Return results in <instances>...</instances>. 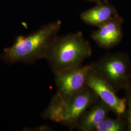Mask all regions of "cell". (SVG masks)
Instances as JSON below:
<instances>
[{"mask_svg": "<svg viewBox=\"0 0 131 131\" xmlns=\"http://www.w3.org/2000/svg\"><path fill=\"white\" fill-rule=\"evenodd\" d=\"M60 25L58 22L27 36H19L12 46L4 49L0 54V59L8 64L34 63L43 58L46 59Z\"/></svg>", "mask_w": 131, "mask_h": 131, "instance_id": "cell-1", "label": "cell"}, {"mask_svg": "<svg viewBox=\"0 0 131 131\" xmlns=\"http://www.w3.org/2000/svg\"><path fill=\"white\" fill-rule=\"evenodd\" d=\"M99 99L89 87L67 98L56 93L41 114V117L65 126L70 130L74 129L83 115Z\"/></svg>", "mask_w": 131, "mask_h": 131, "instance_id": "cell-2", "label": "cell"}, {"mask_svg": "<svg viewBox=\"0 0 131 131\" xmlns=\"http://www.w3.org/2000/svg\"><path fill=\"white\" fill-rule=\"evenodd\" d=\"M90 45L80 35L53 42L46 59L53 73L79 67L91 56Z\"/></svg>", "mask_w": 131, "mask_h": 131, "instance_id": "cell-3", "label": "cell"}, {"mask_svg": "<svg viewBox=\"0 0 131 131\" xmlns=\"http://www.w3.org/2000/svg\"><path fill=\"white\" fill-rule=\"evenodd\" d=\"M92 69L117 91L130 85L131 65L128 56L122 53H109L92 63Z\"/></svg>", "mask_w": 131, "mask_h": 131, "instance_id": "cell-4", "label": "cell"}, {"mask_svg": "<svg viewBox=\"0 0 131 131\" xmlns=\"http://www.w3.org/2000/svg\"><path fill=\"white\" fill-rule=\"evenodd\" d=\"M88 86L94 91L100 99L110 107L118 117H124L127 109V99L120 98L117 91L103 77L92 68L88 77Z\"/></svg>", "mask_w": 131, "mask_h": 131, "instance_id": "cell-5", "label": "cell"}, {"mask_svg": "<svg viewBox=\"0 0 131 131\" xmlns=\"http://www.w3.org/2000/svg\"><path fill=\"white\" fill-rule=\"evenodd\" d=\"M92 64L54 73L56 94L67 98L84 90L88 86V77Z\"/></svg>", "mask_w": 131, "mask_h": 131, "instance_id": "cell-6", "label": "cell"}, {"mask_svg": "<svg viewBox=\"0 0 131 131\" xmlns=\"http://www.w3.org/2000/svg\"><path fill=\"white\" fill-rule=\"evenodd\" d=\"M110 111L107 105L99 99L83 115L76 129L81 131H95L97 126L107 117Z\"/></svg>", "mask_w": 131, "mask_h": 131, "instance_id": "cell-7", "label": "cell"}, {"mask_svg": "<svg viewBox=\"0 0 131 131\" xmlns=\"http://www.w3.org/2000/svg\"><path fill=\"white\" fill-rule=\"evenodd\" d=\"M122 37L121 23L116 20L103 24L92 35L94 40L104 49H110L117 45Z\"/></svg>", "mask_w": 131, "mask_h": 131, "instance_id": "cell-8", "label": "cell"}, {"mask_svg": "<svg viewBox=\"0 0 131 131\" xmlns=\"http://www.w3.org/2000/svg\"><path fill=\"white\" fill-rule=\"evenodd\" d=\"M112 10L107 6H101L90 10L82 15L83 20L88 24L94 25H102L112 15Z\"/></svg>", "mask_w": 131, "mask_h": 131, "instance_id": "cell-9", "label": "cell"}, {"mask_svg": "<svg viewBox=\"0 0 131 131\" xmlns=\"http://www.w3.org/2000/svg\"><path fill=\"white\" fill-rule=\"evenodd\" d=\"M122 117L111 118L106 117L98 124L95 131H124L127 127L126 121H123Z\"/></svg>", "mask_w": 131, "mask_h": 131, "instance_id": "cell-10", "label": "cell"}, {"mask_svg": "<svg viewBox=\"0 0 131 131\" xmlns=\"http://www.w3.org/2000/svg\"><path fill=\"white\" fill-rule=\"evenodd\" d=\"M127 92V108L125 116L126 117L128 131H131V86L125 89Z\"/></svg>", "mask_w": 131, "mask_h": 131, "instance_id": "cell-11", "label": "cell"}]
</instances>
